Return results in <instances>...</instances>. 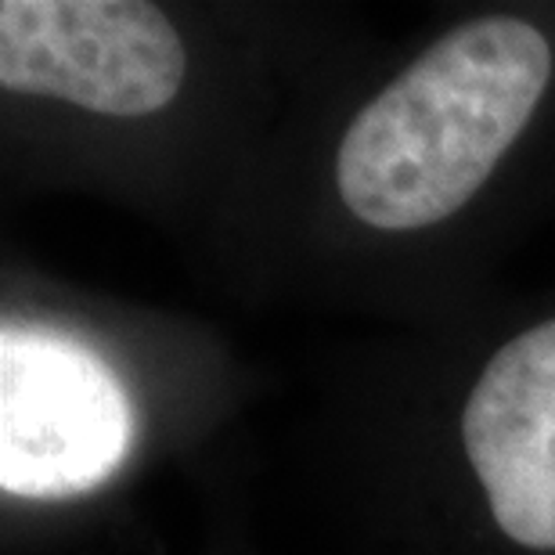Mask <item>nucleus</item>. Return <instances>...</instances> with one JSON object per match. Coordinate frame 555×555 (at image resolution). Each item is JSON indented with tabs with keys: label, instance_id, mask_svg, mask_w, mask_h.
I'll use <instances>...</instances> for the list:
<instances>
[{
	"label": "nucleus",
	"instance_id": "nucleus-1",
	"mask_svg": "<svg viewBox=\"0 0 555 555\" xmlns=\"http://www.w3.org/2000/svg\"><path fill=\"white\" fill-rule=\"evenodd\" d=\"M548 76L552 51L534 26L465 22L353 119L336 163L343 203L383 231L459 214L534 116Z\"/></svg>",
	"mask_w": 555,
	"mask_h": 555
},
{
	"label": "nucleus",
	"instance_id": "nucleus-2",
	"mask_svg": "<svg viewBox=\"0 0 555 555\" xmlns=\"http://www.w3.org/2000/svg\"><path fill=\"white\" fill-rule=\"evenodd\" d=\"M130 404L116 375L76 339L40 328L0 336V487L69 498L113 476L130 448Z\"/></svg>",
	"mask_w": 555,
	"mask_h": 555
},
{
	"label": "nucleus",
	"instance_id": "nucleus-3",
	"mask_svg": "<svg viewBox=\"0 0 555 555\" xmlns=\"http://www.w3.org/2000/svg\"><path fill=\"white\" fill-rule=\"evenodd\" d=\"M184 43L141 0H4L0 83L105 116H149L181 91Z\"/></svg>",
	"mask_w": 555,
	"mask_h": 555
},
{
	"label": "nucleus",
	"instance_id": "nucleus-4",
	"mask_svg": "<svg viewBox=\"0 0 555 555\" xmlns=\"http://www.w3.org/2000/svg\"><path fill=\"white\" fill-rule=\"evenodd\" d=\"M462 437L498 527L527 548H555V318L494 353Z\"/></svg>",
	"mask_w": 555,
	"mask_h": 555
}]
</instances>
